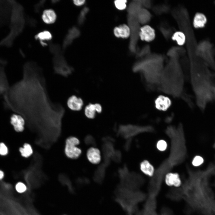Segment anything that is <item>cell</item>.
Listing matches in <instances>:
<instances>
[{
  "mask_svg": "<svg viewBox=\"0 0 215 215\" xmlns=\"http://www.w3.org/2000/svg\"><path fill=\"white\" fill-rule=\"evenodd\" d=\"M3 98L5 108L30 123L58 125L65 112L61 104L50 99L42 70L33 62L24 64L22 79L10 87Z\"/></svg>",
  "mask_w": 215,
  "mask_h": 215,
  "instance_id": "1",
  "label": "cell"
},
{
  "mask_svg": "<svg viewBox=\"0 0 215 215\" xmlns=\"http://www.w3.org/2000/svg\"><path fill=\"white\" fill-rule=\"evenodd\" d=\"M184 84L182 69L177 62L172 61L164 67L157 87L163 93L178 98L183 94Z\"/></svg>",
  "mask_w": 215,
  "mask_h": 215,
  "instance_id": "2",
  "label": "cell"
},
{
  "mask_svg": "<svg viewBox=\"0 0 215 215\" xmlns=\"http://www.w3.org/2000/svg\"><path fill=\"white\" fill-rule=\"evenodd\" d=\"M162 62L159 59H149L138 62L133 65V72L141 74L147 85L158 87L164 68Z\"/></svg>",
  "mask_w": 215,
  "mask_h": 215,
  "instance_id": "3",
  "label": "cell"
},
{
  "mask_svg": "<svg viewBox=\"0 0 215 215\" xmlns=\"http://www.w3.org/2000/svg\"><path fill=\"white\" fill-rule=\"evenodd\" d=\"M53 62L56 74L67 77L74 71V68L68 64L62 53L54 55Z\"/></svg>",
  "mask_w": 215,
  "mask_h": 215,
  "instance_id": "4",
  "label": "cell"
},
{
  "mask_svg": "<svg viewBox=\"0 0 215 215\" xmlns=\"http://www.w3.org/2000/svg\"><path fill=\"white\" fill-rule=\"evenodd\" d=\"M128 25L130 31V41L129 45L130 50L132 52L135 51L136 43L137 41V36H139V22L135 16L128 15L127 17Z\"/></svg>",
  "mask_w": 215,
  "mask_h": 215,
  "instance_id": "5",
  "label": "cell"
},
{
  "mask_svg": "<svg viewBox=\"0 0 215 215\" xmlns=\"http://www.w3.org/2000/svg\"><path fill=\"white\" fill-rule=\"evenodd\" d=\"M79 143V140L76 137H70L66 141L65 153L68 158L76 159L79 157L81 153V150L77 147Z\"/></svg>",
  "mask_w": 215,
  "mask_h": 215,
  "instance_id": "6",
  "label": "cell"
},
{
  "mask_svg": "<svg viewBox=\"0 0 215 215\" xmlns=\"http://www.w3.org/2000/svg\"><path fill=\"white\" fill-rule=\"evenodd\" d=\"M139 36L142 41L150 42L154 40L155 38V30L150 26L145 25L140 28Z\"/></svg>",
  "mask_w": 215,
  "mask_h": 215,
  "instance_id": "7",
  "label": "cell"
},
{
  "mask_svg": "<svg viewBox=\"0 0 215 215\" xmlns=\"http://www.w3.org/2000/svg\"><path fill=\"white\" fill-rule=\"evenodd\" d=\"M155 108L157 110L165 111L168 110L172 105L170 98L167 96L160 95L155 99L154 102Z\"/></svg>",
  "mask_w": 215,
  "mask_h": 215,
  "instance_id": "8",
  "label": "cell"
},
{
  "mask_svg": "<svg viewBox=\"0 0 215 215\" xmlns=\"http://www.w3.org/2000/svg\"><path fill=\"white\" fill-rule=\"evenodd\" d=\"M4 64L0 63V96H4L8 92L9 86L4 70Z\"/></svg>",
  "mask_w": 215,
  "mask_h": 215,
  "instance_id": "9",
  "label": "cell"
},
{
  "mask_svg": "<svg viewBox=\"0 0 215 215\" xmlns=\"http://www.w3.org/2000/svg\"><path fill=\"white\" fill-rule=\"evenodd\" d=\"M10 122L15 130L17 132H22L24 129L25 120L21 115L13 114L10 117Z\"/></svg>",
  "mask_w": 215,
  "mask_h": 215,
  "instance_id": "10",
  "label": "cell"
},
{
  "mask_svg": "<svg viewBox=\"0 0 215 215\" xmlns=\"http://www.w3.org/2000/svg\"><path fill=\"white\" fill-rule=\"evenodd\" d=\"M67 105L71 110L79 111L82 109L84 105V102L82 98L73 95L67 99Z\"/></svg>",
  "mask_w": 215,
  "mask_h": 215,
  "instance_id": "11",
  "label": "cell"
},
{
  "mask_svg": "<svg viewBox=\"0 0 215 215\" xmlns=\"http://www.w3.org/2000/svg\"><path fill=\"white\" fill-rule=\"evenodd\" d=\"M165 180L166 184L170 186L178 187L181 184L179 175L177 173L171 172L168 173L165 176Z\"/></svg>",
  "mask_w": 215,
  "mask_h": 215,
  "instance_id": "12",
  "label": "cell"
},
{
  "mask_svg": "<svg viewBox=\"0 0 215 215\" xmlns=\"http://www.w3.org/2000/svg\"><path fill=\"white\" fill-rule=\"evenodd\" d=\"M113 33L117 37L127 38L130 36V31L128 25L123 24L116 27L114 29Z\"/></svg>",
  "mask_w": 215,
  "mask_h": 215,
  "instance_id": "13",
  "label": "cell"
},
{
  "mask_svg": "<svg viewBox=\"0 0 215 215\" xmlns=\"http://www.w3.org/2000/svg\"><path fill=\"white\" fill-rule=\"evenodd\" d=\"M167 196L170 199L176 201L183 199L184 195L182 188L176 187L171 189L168 192Z\"/></svg>",
  "mask_w": 215,
  "mask_h": 215,
  "instance_id": "14",
  "label": "cell"
},
{
  "mask_svg": "<svg viewBox=\"0 0 215 215\" xmlns=\"http://www.w3.org/2000/svg\"><path fill=\"white\" fill-rule=\"evenodd\" d=\"M87 156L90 162L94 164L98 163L101 160L100 153L97 148L92 147L87 152Z\"/></svg>",
  "mask_w": 215,
  "mask_h": 215,
  "instance_id": "15",
  "label": "cell"
},
{
  "mask_svg": "<svg viewBox=\"0 0 215 215\" xmlns=\"http://www.w3.org/2000/svg\"><path fill=\"white\" fill-rule=\"evenodd\" d=\"M135 17L139 23L144 24L150 21L151 15L150 12L147 9L142 7Z\"/></svg>",
  "mask_w": 215,
  "mask_h": 215,
  "instance_id": "16",
  "label": "cell"
},
{
  "mask_svg": "<svg viewBox=\"0 0 215 215\" xmlns=\"http://www.w3.org/2000/svg\"><path fill=\"white\" fill-rule=\"evenodd\" d=\"M42 18L45 23L47 24H51L55 22L56 18V15L53 10L47 9L44 11Z\"/></svg>",
  "mask_w": 215,
  "mask_h": 215,
  "instance_id": "17",
  "label": "cell"
},
{
  "mask_svg": "<svg viewBox=\"0 0 215 215\" xmlns=\"http://www.w3.org/2000/svg\"><path fill=\"white\" fill-rule=\"evenodd\" d=\"M141 171L146 175L152 176L154 173V169L153 166L147 160H145L142 162L140 165Z\"/></svg>",
  "mask_w": 215,
  "mask_h": 215,
  "instance_id": "18",
  "label": "cell"
},
{
  "mask_svg": "<svg viewBox=\"0 0 215 215\" xmlns=\"http://www.w3.org/2000/svg\"><path fill=\"white\" fill-rule=\"evenodd\" d=\"M142 8L141 3L139 1H134L131 2L127 8L128 15L136 16Z\"/></svg>",
  "mask_w": 215,
  "mask_h": 215,
  "instance_id": "19",
  "label": "cell"
},
{
  "mask_svg": "<svg viewBox=\"0 0 215 215\" xmlns=\"http://www.w3.org/2000/svg\"><path fill=\"white\" fill-rule=\"evenodd\" d=\"M52 35L48 31H44L38 33L35 36L36 39L40 41L41 44L43 46L47 45V44L44 41H50L52 39Z\"/></svg>",
  "mask_w": 215,
  "mask_h": 215,
  "instance_id": "20",
  "label": "cell"
},
{
  "mask_svg": "<svg viewBox=\"0 0 215 215\" xmlns=\"http://www.w3.org/2000/svg\"><path fill=\"white\" fill-rule=\"evenodd\" d=\"M206 19L203 14L198 13L195 16L193 20V25L196 28L203 27L206 22Z\"/></svg>",
  "mask_w": 215,
  "mask_h": 215,
  "instance_id": "21",
  "label": "cell"
},
{
  "mask_svg": "<svg viewBox=\"0 0 215 215\" xmlns=\"http://www.w3.org/2000/svg\"><path fill=\"white\" fill-rule=\"evenodd\" d=\"M172 39L175 41L179 45H183L185 43L186 37L185 34L182 31H177L175 32L172 36Z\"/></svg>",
  "mask_w": 215,
  "mask_h": 215,
  "instance_id": "22",
  "label": "cell"
},
{
  "mask_svg": "<svg viewBox=\"0 0 215 215\" xmlns=\"http://www.w3.org/2000/svg\"><path fill=\"white\" fill-rule=\"evenodd\" d=\"M97 113L95 104L89 103L85 108L84 113L86 116L89 119H93Z\"/></svg>",
  "mask_w": 215,
  "mask_h": 215,
  "instance_id": "23",
  "label": "cell"
},
{
  "mask_svg": "<svg viewBox=\"0 0 215 215\" xmlns=\"http://www.w3.org/2000/svg\"><path fill=\"white\" fill-rule=\"evenodd\" d=\"M157 202L156 197L148 196L145 202L144 209L149 211H156Z\"/></svg>",
  "mask_w": 215,
  "mask_h": 215,
  "instance_id": "24",
  "label": "cell"
},
{
  "mask_svg": "<svg viewBox=\"0 0 215 215\" xmlns=\"http://www.w3.org/2000/svg\"><path fill=\"white\" fill-rule=\"evenodd\" d=\"M19 151L23 157L28 158L33 153V150L30 145L27 143H25L23 147H20Z\"/></svg>",
  "mask_w": 215,
  "mask_h": 215,
  "instance_id": "25",
  "label": "cell"
},
{
  "mask_svg": "<svg viewBox=\"0 0 215 215\" xmlns=\"http://www.w3.org/2000/svg\"><path fill=\"white\" fill-rule=\"evenodd\" d=\"M80 34L79 29L76 27H73L69 30L66 36L73 41L75 39L78 38Z\"/></svg>",
  "mask_w": 215,
  "mask_h": 215,
  "instance_id": "26",
  "label": "cell"
},
{
  "mask_svg": "<svg viewBox=\"0 0 215 215\" xmlns=\"http://www.w3.org/2000/svg\"><path fill=\"white\" fill-rule=\"evenodd\" d=\"M89 9L87 7H84L80 12L77 19L78 24L80 25L83 24L85 22L86 16L89 11Z\"/></svg>",
  "mask_w": 215,
  "mask_h": 215,
  "instance_id": "27",
  "label": "cell"
},
{
  "mask_svg": "<svg viewBox=\"0 0 215 215\" xmlns=\"http://www.w3.org/2000/svg\"><path fill=\"white\" fill-rule=\"evenodd\" d=\"M49 49L51 53L54 55L62 53L60 46L57 44L53 43L50 44Z\"/></svg>",
  "mask_w": 215,
  "mask_h": 215,
  "instance_id": "28",
  "label": "cell"
},
{
  "mask_svg": "<svg viewBox=\"0 0 215 215\" xmlns=\"http://www.w3.org/2000/svg\"><path fill=\"white\" fill-rule=\"evenodd\" d=\"M127 1L125 0H117L114 1L116 7L118 10H123L126 7Z\"/></svg>",
  "mask_w": 215,
  "mask_h": 215,
  "instance_id": "29",
  "label": "cell"
},
{
  "mask_svg": "<svg viewBox=\"0 0 215 215\" xmlns=\"http://www.w3.org/2000/svg\"><path fill=\"white\" fill-rule=\"evenodd\" d=\"M204 159L202 157L199 156H196L193 159L192 161V164L194 166H199L203 164Z\"/></svg>",
  "mask_w": 215,
  "mask_h": 215,
  "instance_id": "30",
  "label": "cell"
},
{
  "mask_svg": "<svg viewBox=\"0 0 215 215\" xmlns=\"http://www.w3.org/2000/svg\"><path fill=\"white\" fill-rule=\"evenodd\" d=\"M156 147L159 150L161 151H164L167 148V143L165 140H160L157 142Z\"/></svg>",
  "mask_w": 215,
  "mask_h": 215,
  "instance_id": "31",
  "label": "cell"
},
{
  "mask_svg": "<svg viewBox=\"0 0 215 215\" xmlns=\"http://www.w3.org/2000/svg\"><path fill=\"white\" fill-rule=\"evenodd\" d=\"M8 152V149L6 145L3 142H0V155L5 156L7 155Z\"/></svg>",
  "mask_w": 215,
  "mask_h": 215,
  "instance_id": "32",
  "label": "cell"
},
{
  "mask_svg": "<svg viewBox=\"0 0 215 215\" xmlns=\"http://www.w3.org/2000/svg\"><path fill=\"white\" fill-rule=\"evenodd\" d=\"M16 188L19 192L22 193L25 191L27 189L25 185L22 182H19L16 185Z\"/></svg>",
  "mask_w": 215,
  "mask_h": 215,
  "instance_id": "33",
  "label": "cell"
},
{
  "mask_svg": "<svg viewBox=\"0 0 215 215\" xmlns=\"http://www.w3.org/2000/svg\"><path fill=\"white\" fill-rule=\"evenodd\" d=\"M161 215H174L172 211L169 208L164 207L161 210Z\"/></svg>",
  "mask_w": 215,
  "mask_h": 215,
  "instance_id": "34",
  "label": "cell"
},
{
  "mask_svg": "<svg viewBox=\"0 0 215 215\" xmlns=\"http://www.w3.org/2000/svg\"><path fill=\"white\" fill-rule=\"evenodd\" d=\"M45 1H42L37 4L35 6V10L36 12H39L43 7Z\"/></svg>",
  "mask_w": 215,
  "mask_h": 215,
  "instance_id": "35",
  "label": "cell"
},
{
  "mask_svg": "<svg viewBox=\"0 0 215 215\" xmlns=\"http://www.w3.org/2000/svg\"><path fill=\"white\" fill-rule=\"evenodd\" d=\"M28 24L31 27H33L36 26V20L33 18H30L28 20Z\"/></svg>",
  "mask_w": 215,
  "mask_h": 215,
  "instance_id": "36",
  "label": "cell"
},
{
  "mask_svg": "<svg viewBox=\"0 0 215 215\" xmlns=\"http://www.w3.org/2000/svg\"><path fill=\"white\" fill-rule=\"evenodd\" d=\"M73 2L74 4L77 6H80L84 4L85 2V1L83 0H73Z\"/></svg>",
  "mask_w": 215,
  "mask_h": 215,
  "instance_id": "37",
  "label": "cell"
},
{
  "mask_svg": "<svg viewBox=\"0 0 215 215\" xmlns=\"http://www.w3.org/2000/svg\"><path fill=\"white\" fill-rule=\"evenodd\" d=\"M96 107V108L97 113H100L102 111V107L101 105L99 104L96 103L95 104Z\"/></svg>",
  "mask_w": 215,
  "mask_h": 215,
  "instance_id": "38",
  "label": "cell"
},
{
  "mask_svg": "<svg viewBox=\"0 0 215 215\" xmlns=\"http://www.w3.org/2000/svg\"><path fill=\"white\" fill-rule=\"evenodd\" d=\"M4 176V173L1 170H0V180L2 179Z\"/></svg>",
  "mask_w": 215,
  "mask_h": 215,
  "instance_id": "39",
  "label": "cell"
},
{
  "mask_svg": "<svg viewBox=\"0 0 215 215\" xmlns=\"http://www.w3.org/2000/svg\"><path fill=\"white\" fill-rule=\"evenodd\" d=\"M58 1H58V0H57H57L52 1V2L53 3H55L57 2Z\"/></svg>",
  "mask_w": 215,
  "mask_h": 215,
  "instance_id": "40",
  "label": "cell"
}]
</instances>
